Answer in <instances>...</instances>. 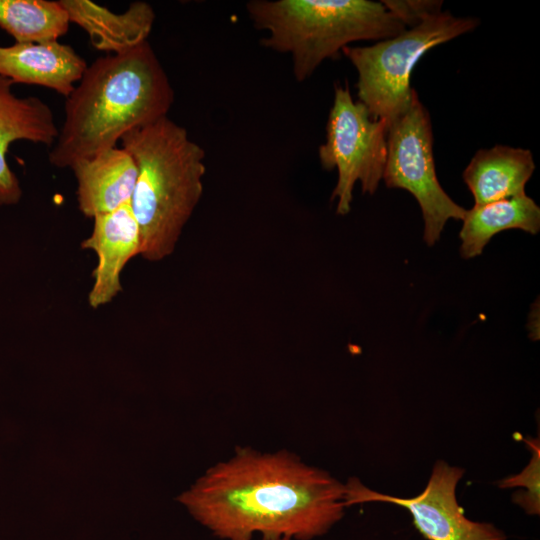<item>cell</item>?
I'll return each mask as SVG.
<instances>
[{
  "label": "cell",
  "mask_w": 540,
  "mask_h": 540,
  "mask_svg": "<svg viewBox=\"0 0 540 540\" xmlns=\"http://www.w3.org/2000/svg\"><path fill=\"white\" fill-rule=\"evenodd\" d=\"M478 24L476 18L441 12L393 38L369 46L344 47L341 52L358 73V101L374 119L383 120L388 129L411 104L410 76L419 59L431 48L473 30Z\"/></svg>",
  "instance_id": "5"
},
{
  "label": "cell",
  "mask_w": 540,
  "mask_h": 540,
  "mask_svg": "<svg viewBox=\"0 0 540 540\" xmlns=\"http://www.w3.org/2000/svg\"><path fill=\"white\" fill-rule=\"evenodd\" d=\"M345 498L344 483L293 452L237 446L178 500L221 539L311 540L343 518Z\"/></svg>",
  "instance_id": "1"
},
{
  "label": "cell",
  "mask_w": 540,
  "mask_h": 540,
  "mask_svg": "<svg viewBox=\"0 0 540 540\" xmlns=\"http://www.w3.org/2000/svg\"><path fill=\"white\" fill-rule=\"evenodd\" d=\"M318 155L324 169H337L331 199H337L336 213L345 215L350 211L356 182L361 183L364 193L373 194L378 188L387 155V126L374 119L363 103L354 101L348 87L335 85L326 141Z\"/></svg>",
  "instance_id": "7"
},
{
  "label": "cell",
  "mask_w": 540,
  "mask_h": 540,
  "mask_svg": "<svg viewBox=\"0 0 540 540\" xmlns=\"http://www.w3.org/2000/svg\"><path fill=\"white\" fill-rule=\"evenodd\" d=\"M276 540H293V539L287 538V537H282V538H279V539H276Z\"/></svg>",
  "instance_id": "19"
},
{
  "label": "cell",
  "mask_w": 540,
  "mask_h": 540,
  "mask_svg": "<svg viewBox=\"0 0 540 540\" xmlns=\"http://www.w3.org/2000/svg\"><path fill=\"white\" fill-rule=\"evenodd\" d=\"M526 444L532 451V456L527 466L515 475L504 478L498 482V487L509 489L512 487H525L526 491L516 492L513 502L524 509L529 515L540 513V445L539 439H525Z\"/></svg>",
  "instance_id": "17"
},
{
  "label": "cell",
  "mask_w": 540,
  "mask_h": 540,
  "mask_svg": "<svg viewBox=\"0 0 540 540\" xmlns=\"http://www.w3.org/2000/svg\"><path fill=\"white\" fill-rule=\"evenodd\" d=\"M459 237L460 253L469 259L482 253L491 238L501 231L520 229L530 234L540 230V208L526 194L474 205L466 210Z\"/></svg>",
  "instance_id": "15"
},
{
  "label": "cell",
  "mask_w": 540,
  "mask_h": 540,
  "mask_svg": "<svg viewBox=\"0 0 540 540\" xmlns=\"http://www.w3.org/2000/svg\"><path fill=\"white\" fill-rule=\"evenodd\" d=\"M69 25L59 0H0V27L15 43L57 41Z\"/></svg>",
  "instance_id": "16"
},
{
  "label": "cell",
  "mask_w": 540,
  "mask_h": 540,
  "mask_svg": "<svg viewBox=\"0 0 540 540\" xmlns=\"http://www.w3.org/2000/svg\"><path fill=\"white\" fill-rule=\"evenodd\" d=\"M76 179L79 210L93 218L130 203L137 167L122 147H113L91 158L75 162L71 168Z\"/></svg>",
  "instance_id": "12"
},
{
  "label": "cell",
  "mask_w": 540,
  "mask_h": 540,
  "mask_svg": "<svg viewBox=\"0 0 540 540\" xmlns=\"http://www.w3.org/2000/svg\"><path fill=\"white\" fill-rule=\"evenodd\" d=\"M382 179L388 188L409 191L424 220L423 239L432 246L448 219L462 220L466 210L455 203L438 182L429 113L413 89L408 110L387 129V155Z\"/></svg>",
  "instance_id": "6"
},
{
  "label": "cell",
  "mask_w": 540,
  "mask_h": 540,
  "mask_svg": "<svg viewBox=\"0 0 540 540\" xmlns=\"http://www.w3.org/2000/svg\"><path fill=\"white\" fill-rule=\"evenodd\" d=\"M93 221L92 232L81 246L93 250L98 258L88 294L89 305L96 309L110 303L121 292L120 274L130 259L140 255L141 239L130 203L97 215Z\"/></svg>",
  "instance_id": "9"
},
{
  "label": "cell",
  "mask_w": 540,
  "mask_h": 540,
  "mask_svg": "<svg viewBox=\"0 0 540 540\" xmlns=\"http://www.w3.org/2000/svg\"><path fill=\"white\" fill-rule=\"evenodd\" d=\"M13 85L0 76V205H15L22 197L19 180L6 159L10 144L26 140L51 147L59 133L49 105L35 96H16Z\"/></svg>",
  "instance_id": "10"
},
{
  "label": "cell",
  "mask_w": 540,
  "mask_h": 540,
  "mask_svg": "<svg viewBox=\"0 0 540 540\" xmlns=\"http://www.w3.org/2000/svg\"><path fill=\"white\" fill-rule=\"evenodd\" d=\"M70 23L82 28L97 50L120 54L148 41L155 21L149 3L133 2L117 13L88 0H59Z\"/></svg>",
  "instance_id": "13"
},
{
  "label": "cell",
  "mask_w": 540,
  "mask_h": 540,
  "mask_svg": "<svg viewBox=\"0 0 540 540\" xmlns=\"http://www.w3.org/2000/svg\"><path fill=\"white\" fill-rule=\"evenodd\" d=\"M389 12L405 26H418L426 19L441 13L442 1L436 0H384L381 2Z\"/></svg>",
  "instance_id": "18"
},
{
  "label": "cell",
  "mask_w": 540,
  "mask_h": 540,
  "mask_svg": "<svg viewBox=\"0 0 540 540\" xmlns=\"http://www.w3.org/2000/svg\"><path fill=\"white\" fill-rule=\"evenodd\" d=\"M120 141L137 167L130 207L139 227L140 255L161 261L173 253L202 197L205 151L168 116Z\"/></svg>",
  "instance_id": "3"
},
{
  "label": "cell",
  "mask_w": 540,
  "mask_h": 540,
  "mask_svg": "<svg viewBox=\"0 0 540 540\" xmlns=\"http://www.w3.org/2000/svg\"><path fill=\"white\" fill-rule=\"evenodd\" d=\"M173 102L174 90L149 41L99 57L66 97L49 162L71 168L116 147L126 133L167 116Z\"/></svg>",
  "instance_id": "2"
},
{
  "label": "cell",
  "mask_w": 540,
  "mask_h": 540,
  "mask_svg": "<svg viewBox=\"0 0 540 540\" xmlns=\"http://www.w3.org/2000/svg\"><path fill=\"white\" fill-rule=\"evenodd\" d=\"M465 474L463 468L438 460L425 489L415 497L401 498L371 490L357 478L346 486V507L386 502L407 509L416 529L428 540H506V534L487 522L467 518L456 497V488Z\"/></svg>",
  "instance_id": "8"
},
{
  "label": "cell",
  "mask_w": 540,
  "mask_h": 540,
  "mask_svg": "<svg viewBox=\"0 0 540 540\" xmlns=\"http://www.w3.org/2000/svg\"><path fill=\"white\" fill-rule=\"evenodd\" d=\"M86 61L57 41L0 46V76L14 84L37 85L67 97L81 79Z\"/></svg>",
  "instance_id": "11"
},
{
  "label": "cell",
  "mask_w": 540,
  "mask_h": 540,
  "mask_svg": "<svg viewBox=\"0 0 540 540\" xmlns=\"http://www.w3.org/2000/svg\"><path fill=\"white\" fill-rule=\"evenodd\" d=\"M535 170L530 150L496 145L480 149L463 172L475 205L525 194V185Z\"/></svg>",
  "instance_id": "14"
},
{
  "label": "cell",
  "mask_w": 540,
  "mask_h": 540,
  "mask_svg": "<svg viewBox=\"0 0 540 540\" xmlns=\"http://www.w3.org/2000/svg\"><path fill=\"white\" fill-rule=\"evenodd\" d=\"M246 10L255 28L268 33L261 45L291 56L298 82L352 42L385 40L406 30L381 2L370 0H252Z\"/></svg>",
  "instance_id": "4"
}]
</instances>
